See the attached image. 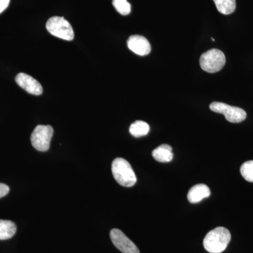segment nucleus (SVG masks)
Listing matches in <instances>:
<instances>
[{
    "label": "nucleus",
    "instance_id": "obj_1",
    "mask_svg": "<svg viewBox=\"0 0 253 253\" xmlns=\"http://www.w3.org/2000/svg\"><path fill=\"white\" fill-rule=\"evenodd\" d=\"M231 239L230 231L219 226L208 233L204 240V246L208 253H221L225 251Z\"/></svg>",
    "mask_w": 253,
    "mask_h": 253
},
{
    "label": "nucleus",
    "instance_id": "obj_2",
    "mask_svg": "<svg viewBox=\"0 0 253 253\" xmlns=\"http://www.w3.org/2000/svg\"><path fill=\"white\" fill-rule=\"evenodd\" d=\"M113 177L120 185L131 187L136 184V176L131 165L126 159L117 158L113 161L111 167Z\"/></svg>",
    "mask_w": 253,
    "mask_h": 253
},
{
    "label": "nucleus",
    "instance_id": "obj_3",
    "mask_svg": "<svg viewBox=\"0 0 253 253\" xmlns=\"http://www.w3.org/2000/svg\"><path fill=\"white\" fill-rule=\"evenodd\" d=\"M226 63V57L221 50L212 49L208 50L201 55L200 65L204 71L210 73L219 72Z\"/></svg>",
    "mask_w": 253,
    "mask_h": 253
},
{
    "label": "nucleus",
    "instance_id": "obj_4",
    "mask_svg": "<svg viewBox=\"0 0 253 253\" xmlns=\"http://www.w3.org/2000/svg\"><path fill=\"white\" fill-rule=\"evenodd\" d=\"M46 28L50 34L65 40L71 41L74 38V31L71 23L61 16H53L48 20Z\"/></svg>",
    "mask_w": 253,
    "mask_h": 253
},
{
    "label": "nucleus",
    "instance_id": "obj_5",
    "mask_svg": "<svg viewBox=\"0 0 253 253\" xmlns=\"http://www.w3.org/2000/svg\"><path fill=\"white\" fill-rule=\"evenodd\" d=\"M54 134V129L50 126H38L31 134V144L39 151L49 149L50 142Z\"/></svg>",
    "mask_w": 253,
    "mask_h": 253
},
{
    "label": "nucleus",
    "instance_id": "obj_6",
    "mask_svg": "<svg viewBox=\"0 0 253 253\" xmlns=\"http://www.w3.org/2000/svg\"><path fill=\"white\" fill-rule=\"evenodd\" d=\"M210 109L213 112L224 115L226 121L230 123H241L247 117V114L244 109L236 106H229L224 103L212 102L210 105Z\"/></svg>",
    "mask_w": 253,
    "mask_h": 253
},
{
    "label": "nucleus",
    "instance_id": "obj_7",
    "mask_svg": "<svg viewBox=\"0 0 253 253\" xmlns=\"http://www.w3.org/2000/svg\"><path fill=\"white\" fill-rule=\"evenodd\" d=\"M110 237L113 245L123 253H140L136 245L120 229H112Z\"/></svg>",
    "mask_w": 253,
    "mask_h": 253
},
{
    "label": "nucleus",
    "instance_id": "obj_8",
    "mask_svg": "<svg viewBox=\"0 0 253 253\" xmlns=\"http://www.w3.org/2000/svg\"><path fill=\"white\" fill-rule=\"evenodd\" d=\"M15 81L18 86L29 94L36 96L42 94L43 89L41 83L29 75L23 73H18Z\"/></svg>",
    "mask_w": 253,
    "mask_h": 253
},
{
    "label": "nucleus",
    "instance_id": "obj_9",
    "mask_svg": "<svg viewBox=\"0 0 253 253\" xmlns=\"http://www.w3.org/2000/svg\"><path fill=\"white\" fill-rule=\"evenodd\" d=\"M129 49L139 56H146L151 52V46L146 38L141 36H131L127 41Z\"/></svg>",
    "mask_w": 253,
    "mask_h": 253
},
{
    "label": "nucleus",
    "instance_id": "obj_10",
    "mask_svg": "<svg viewBox=\"0 0 253 253\" xmlns=\"http://www.w3.org/2000/svg\"><path fill=\"white\" fill-rule=\"evenodd\" d=\"M211 194V189L206 184H196L190 189L187 198L191 204H197L203 199L209 197Z\"/></svg>",
    "mask_w": 253,
    "mask_h": 253
},
{
    "label": "nucleus",
    "instance_id": "obj_11",
    "mask_svg": "<svg viewBox=\"0 0 253 253\" xmlns=\"http://www.w3.org/2000/svg\"><path fill=\"white\" fill-rule=\"evenodd\" d=\"M152 156L158 162L169 163L172 161L174 155L169 145L162 144L153 151Z\"/></svg>",
    "mask_w": 253,
    "mask_h": 253
},
{
    "label": "nucleus",
    "instance_id": "obj_12",
    "mask_svg": "<svg viewBox=\"0 0 253 253\" xmlns=\"http://www.w3.org/2000/svg\"><path fill=\"white\" fill-rule=\"evenodd\" d=\"M16 224L9 220L0 219V240H8L12 238L16 232Z\"/></svg>",
    "mask_w": 253,
    "mask_h": 253
},
{
    "label": "nucleus",
    "instance_id": "obj_13",
    "mask_svg": "<svg viewBox=\"0 0 253 253\" xmlns=\"http://www.w3.org/2000/svg\"><path fill=\"white\" fill-rule=\"evenodd\" d=\"M213 1L215 3L218 11L221 14L229 15L235 11L236 0H213Z\"/></svg>",
    "mask_w": 253,
    "mask_h": 253
},
{
    "label": "nucleus",
    "instance_id": "obj_14",
    "mask_svg": "<svg viewBox=\"0 0 253 253\" xmlns=\"http://www.w3.org/2000/svg\"><path fill=\"white\" fill-rule=\"evenodd\" d=\"M149 130V125L141 121H137L132 123L129 127V132L134 137H141V136L146 135Z\"/></svg>",
    "mask_w": 253,
    "mask_h": 253
},
{
    "label": "nucleus",
    "instance_id": "obj_15",
    "mask_svg": "<svg viewBox=\"0 0 253 253\" xmlns=\"http://www.w3.org/2000/svg\"><path fill=\"white\" fill-rule=\"evenodd\" d=\"M113 5L118 13L123 16L131 12V5L126 0H113Z\"/></svg>",
    "mask_w": 253,
    "mask_h": 253
},
{
    "label": "nucleus",
    "instance_id": "obj_16",
    "mask_svg": "<svg viewBox=\"0 0 253 253\" xmlns=\"http://www.w3.org/2000/svg\"><path fill=\"white\" fill-rule=\"evenodd\" d=\"M241 175L249 182H253V161H247L241 166Z\"/></svg>",
    "mask_w": 253,
    "mask_h": 253
},
{
    "label": "nucleus",
    "instance_id": "obj_17",
    "mask_svg": "<svg viewBox=\"0 0 253 253\" xmlns=\"http://www.w3.org/2000/svg\"><path fill=\"white\" fill-rule=\"evenodd\" d=\"M9 192V187L6 184L0 183V199L6 196Z\"/></svg>",
    "mask_w": 253,
    "mask_h": 253
},
{
    "label": "nucleus",
    "instance_id": "obj_18",
    "mask_svg": "<svg viewBox=\"0 0 253 253\" xmlns=\"http://www.w3.org/2000/svg\"><path fill=\"white\" fill-rule=\"evenodd\" d=\"M10 0H0V14L9 6Z\"/></svg>",
    "mask_w": 253,
    "mask_h": 253
},
{
    "label": "nucleus",
    "instance_id": "obj_19",
    "mask_svg": "<svg viewBox=\"0 0 253 253\" xmlns=\"http://www.w3.org/2000/svg\"><path fill=\"white\" fill-rule=\"evenodd\" d=\"M211 39H212V41H214V38H211Z\"/></svg>",
    "mask_w": 253,
    "mask_h": 253
}]
</instances>
